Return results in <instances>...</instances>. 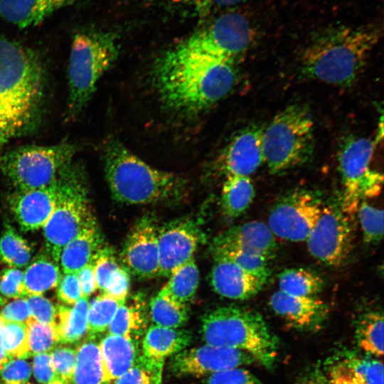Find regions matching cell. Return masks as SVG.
I'll use <instances>...</instances> for the list:
<instances>
[{"instance_id": "6da1fadb", "label": "cell", "mask_w": 384, "mask_h": 384, "mask_svg": "<svg viewBox=\"0 0 384 384\" xmlns=\"http://www.w3.org/2000/svg\"><path fill=\"white\" fill-rule=\"evenodd\" d=\"M151 75L168 108L182 114H196L230 92L238 70L235 63L192 54L175 46L156 59Z\"/></svg>"}, {"instance_id": "7a4b0ae2", "label": "cell", "mask_w": 384, "mask_h": 384, "mask_svg": "<svg viewBox=\"0 0 384 384\" xmlns=\"http://www.w3.org/2000/svg\"><path fill=\"white\" fill-rule=\"evenodd\" d=\"M44 90L45 73L38 55L0 38V153L9 142L37 127Z\"/></svg>"}, {"instance_id": "3957f363", "label": "cell", "mask_w": 384, "mask_h": 384, "mask_svg": "<svg viewBox=\"0 0 384 384\" xmlns=\"http://www.w3.org/2000/svg\"><path fill=\"white\" fill-rule=\"evenodd\" d=\"M380 37L374 27L339 26L316 36L301 58L302 73L326 84L346 86L361 74Z\"/></svg>"}, {"instance_id": "277c9868", "label": "cell", "mask_w": 384, "mask_h": 384, "mask_svg": "<svg viewBox=\"0 0 384 384\" xmlns=\"http://www.w3.org/2000/svg\"><path fill=\"white\" fill-rule=\"evenodd\" d=\"M106 180L114 199L127 205L175 202L181 199L186 181L178 174L146 164L118 139L104 148Z\"/></svg>"}, {"instance_id": "5b68a950", "label": "cell", "mask_w": 384, "mask_h": 384, "mask_svg": "<svg viewBox=\"0 0 384 384\" xmlns=\"http://www.w3.org/2000/svg\"><path fill=\"white\" fill-rule=\"evenodd\" d=\"M203 341L213 346L239 349L254 356L267 368L273 366L278 341L256 311L235 306H220L201 318Z\"/></svg>"}, {"instance_id": "8992f818", "label": "cell", "mask_w": 384, "mask_h": 384, "mask_svg": "<svg viewBox=\"0 0 384 384\" xmlns=\"http://www.w3.org/2000/svg\"><path fill=\"white\" fill-rule=\"evenodd\" d=\"M116 34L86 29L72 41L68 69V117L78 116L93 95L98 80L117 58Z\"/></svg>"}, {"instance_id": "52a82bcc", "label": "cell", "mask_w": 384, "mask_h": 384, "mask_svg": "<svg viewBox=\"0 0 384 384\" xmlns=\"http://www.w3.org/2000/svg\"><path fill=\"white\" fill-rule=\"evenodd\" d=\"M264 163L273 174L286 171L309 160L314 149V123L300 105L279 112L262 129Z\"/></svg>"}, {"instance_id": "ba28073f", "label": "cell", "mask_w": 384, "mask_h": 384, "mask_svg": "<svg viewBox=\"0 0 384 384\" xmlns=\"http://www.w3.org/2000/svg\"><path fill=\"white\" fill-rule=\"evenodd\" d=\"M76 151L68 142L19 146L1 156L0 169L16 191L46 187L69 170Z\"/></svg>"}, {"instance_id": "9c48e42d", "label": "cell", "mask_w": 384, "mask_h": 384, "mask_svg": "<svg viewBox=\"0 0 384 384\" xmlns=\"http://www.w3.org/2000/svg\"><path fill=\"white\" fill-rule=\"evenodd\" d=\"M95 222L88 204L84 169L73 163L62 178L56 207L43 226L48 254L58 262L63 247Z\"/></svg>"}, {"instance_id": "30bf717a", "label": "cell", "mask_w": 384, "mask_h": 384, "mask_svg": "<svg viewBox=\"0 0 384 384\" xmlns=\"http://www.w3.org/2000/svg\"><path fill=\"white\" fill-rule=\"evenodd\" d=\"M253 31L240 13H227L197 29L176 45L200 56L235 63L248 50Z\"/></svg>"}, {"instance_id": "8fae6325", "label": "cell", "mask_w": 384, "mask_h": 384, "mask_svg": "<svg viewBox=\"0 0 384 384\" xmlns=\"http://www.w3.org/2000/svg\"><path fill=\"white\" fill-rule=\"evenodd\" d=\"M375 142L366 137H352L341 146L338 170L343 186L341 208L347 215L355 213L363 199L377 196L383 176L371 168Z\"/></svg>"}, {"instance_id": "7c38bea8", "label": "cell", "mask_w": 384, "mask_h": 384, "mask_svg": "<svg viewBox=\"0 0 384 384\" xmlns=\"http://www.w3.org/2000/svg\"><path fill=\"white\" fill-rule=\"evenodd\" d=\"M321 201L304 189L282 197L268 216V227L274 235L292 242L306 241L322 211Z\"/></svg>"}, {"instance_id": "4fadbf2b", "label": "cell", "mask_w": 384, "mask_h": 384, "mask_svg": "<svg viewBox=\"0 0 384 384\" xmlns=\"http://www.w3.org/2000/svg\"><path fill=\"white\" fill-rule=\"evenodd\" d=\"M353 232L347 214L341 208L324 206L307 239V248L314 258L330 266H338L348 257Z\"/></svg>"}, {"instance_id": "5bb4252c", "label": "cell", "mask_w": 384, "mask_h": 384, "mask_svg": "<svg viewBox=\"0 0 384 384\" xmlns=\"http://www.w3.org/2000/svg\"><path fill=\"white\" fill-rule=\"evenodd\" d=\"M255 363L257 358L247 351L206 343L172 356L169 368L178 376H203Z\"/></svg>"}, {"instance_id": "9a60e30c", "label": "cell", "mask_w": 384, "mask_h": 384, "mask_svg": "<svg viewBox=\"0 0 384 384\" xmlns=\"http://www.w3.org/2000/svg\"><path fill=\"white\" fill-rule=\"evenodd\" d=\"M203 233L191 218L172 220L159 228V276L169 277L179 266L193 257Z\"/></svg>"}, {"instance_id": "2e32d148", "label": "cell", "mask_w": 384, "mask_h": 384, "mask_svg": "<svg viewBox=\"0 0 384 384\" xmlns=\"http://www.w3.org/2000/svg\"><path fill=\"white\" fill-rule=\"evenodd\" d=\"M159 228L156 219L144 215L128 234L121 252L124 267L139 278L159 275Z\"/></svg>"}, {"instance_id": "e0dca14e", "label": "cell", "mask_w": 384, "mask_h": 384, "mask_svg": "<svg viewBox=\"0 0 384 384\" xmlns=\"http://www.w3.org/2000/svg\"><path fill=\"white\" fill-rule=\"evenodd\" d=\"M64 175L50 186L16 191L10 196V210L23 231L38 230L49 220L56 207Z\"/></svg>"}, {"instance_id": "ac0fdd59", "label": "cell", "mask_w": 384, "mask_h": 384, "mask_svg": "<svg viewBox=\"0 0 384 384\" xmlns=\"http://www.w3.org/2000/svg\"><path fill=\"white\" fill-rule=\"evenodd\" d=\"M192 339L191 333L183 329H171L152 324L146 331L138 363L151 375L153 384H159L164 361L186 348Z\"/></svg>"}, {"instance_id": "d6986e66", "label": "cell", "mask_w": 384, "mask_h": 384, "mask_svg": "<svg viewBox=\"0 0 384 384\" xmlns=\"http://www.w3.org/2000/svg\"><path fill=\"white\" fill-rule=\"evenodd\" d=\"M272 311L288 325L303 331L321 328L329 316V306L316 297H301L275 292L270 299Z\"/></svg>"}, {"instance_id": "ffe728a7", "label": "cell", "mask_w": 384, "mask_h": 384, "mask_svg": "<svg viewBox=\"0 0 384 384\" xmlns=\"http://www.w3.org/2000/svg\"><path fill=\"white\" fill-rule=\"evenodd\" d=\"M262 129L248 126L233 137L220 159L225 176H250L264 163Z\"/></svg>"}, {"instance_id": "44dd1931", "label": "cell", "mask_w": 384, "mask_h": 384, "mask_svg": "<svg viewBox=\"0 0 384 384\" xmlns=\"http://www.w3.org/2000/svg\"><path fill=\"white\" fill-rule=\"evenodd\" d=\"M215 263L210 274V282L219 295L234 300H245L256 295L265 281L248 272L233 261L213 256Z\"/></svg>"}, {"instance_id": "7402d4cb", "label": "cell", "mask_w": 384, "mask_h": 384, "mask_svg": "<svg viewBox=\"0 0 384 384\" xmlns=\"http://www.w3.org/2000/svg\"><path fill=\"white\" fill-rule=\"evenodd\" d=\"M233 247L261 256L274 257L277 245L274 235L263 222L254 220L233 226L218 235L212 248Z\"/></svg>"}, {"instance_id": "603a6c76", "label": "cell", "mask_w": 384, "mask_h": 384, "mask_svg": "<svg viewBox=\"0 0 384 384\" xmlns=\"http://www.w3.org/2000/svg\"><path fill=\"white\" fill-rule=\"evenodd\" d=\"M79 0H0V16L19 28L41 23L50 15Z\"/></svg>"}, {"instance_id": "cb8c5ba5", "label": "cell", "mask_w": 384, "mask_h": 384, "mask_svg": "<svg viewBox=\"0 0 384 384\" xmlns=\"http://www.w3.org/2000/svg\"><path fill=\"white\" fill-rule=\"evenodd\" d=\"M100 348L111 383L134 366L139 356L137 340L128 336L109 334L100 341Z\"/></svg>"}, {"instance_id": "d4e9b609", "label": "cell", "mask_w": 384, "mask_h": 384, "mask_svg": "<svg viewBox=\"0 0 384 384\" xmlns=\"http://www.w3.org/2000/svg\"><path fill=\"white\" fill-rule=\"evenodd\" d=\"M100 243L101 237L95 222L84 228L62 250L59 260L64 273H78L94 262Z\"/></svg>"}, {"instance_id": "484cf974", "label": "cell", "mask_w": 384, "mask_h": 384, "mask_svg": "<svg viewBox=\"0 0 384 384\" xmlns=\"http://www.w3.org/2000/svg\"><path fill=\"white\" fill-rule=\"evenodd\" d=\"M364 384H383V365L378 358L348 349H341L328 361Z\"/></svg>"}, {"instance_id": "4316f807", "label": "cell", "mask_w": 384, "mask_h": 384, "mask_svg": "<svg viewBox=\"0 0 384 384\" xmlns=\"http://www.w3.org/2000/svg\"><path fill=\"white\" fill-rule=\"evenodd\" d=\"M90 337L76 349L77 359L66 384H111L107 379L100 344Z\"/></svg>"}, {"instance_id": "83f0119b", "label": "cell", "mask_w": 384, "mask_h": 384, "mask_svg": "<svg viewBox=\"0 0 384 384\" xmlns=\"http://www.w3.org/2000/svg\"><path fill=\"white\" fill-rule=\"evenodd\" d=\"M355 338L363 353L378 358L383 355V314L381 310H368L355 321Z\"/></svg>"}, {"instance_id": "f1b7e54d", "label": "cell", "mask_w": 384, "mask_h": 384, "mask_svg": "<svg viewBox=\"0 0 384 384\" xmlns=\"http://www.w3.org/2000/svg\"><path fill=\"white\" fill-rule=\"evenodd\" d=\"M90 303L86 297L78 299L72 308L57 306L55 322L59 342L74 343L87 332Z\"/></svg>"}, {"instance_id": "f546056e", "label": "cell", "mask_w": 384, "mask_h": 384, "mask_svg": "<svg viewBox=\"0 0 384 384\" xmlns=\"http://www.w3.org/2000/svg\"><path fill=\"white\" fill-rule=\"evenodd\" d=\"M255 196L250 176L228 175L221 191L223 213L230 218L240 215L249 207Z\"/></svg>"}, {"instance_id": "4dcf8cb0", "label": "cell", "mask_w": 384, "mask_h": 384, "mask_svg": "<svg viewBox=\"0 0 384 384\" xmlns=\"http://www.w3.org/2000/svg\"><path fill=\"white\" fill-rule=\"evenodd\" d=\"M149 314L154 325L171 329L184 326L189 318L187 304L176 299L164 288L151 298Z\"/></svg>"}, {"instance_id": "1f68e13d", "label": "cell", "mask_w": 384, "mask_h": 384, "mask_svg": "<svg viewBox=\"0 0 384 384\" xmlns=\"http://www.w3.org/2000/svg\"><path fill=\"white\" fill-rule=\"evenodd\" d=\"M49 255H40L28 267L24 274V285L27 295H41L58 286L60 271Z\"/></svg>"}, {"instance_id": "d6a6232c", "label": "cell", "mask_w": 384, "mask_h": 384, "mask_svg": "<svg viewBox=\"0 0 384 384\" xmlns=\"http://www.w3.org/2000/svg\"><path fill=\"white\" fill-rule=\"evenodd\" d=\"M141 299L129 304L125 302L117 308L108 327L110 334L128 336L137 340L146 329L147 321Z\"/></svg>"}, {"instance_id": "836d02e7", "label": "cell", "mask_w": 384, "mask_h": 384, "mask_svg": "<svg viewBox=\"0 0 384 384\" xmlns=\"http://www.w3.org/2000/svg\"><path fill=\"white\" fill-rule=\"evenodd\" d=\"M279 290L301 297H316L323 289V279L314 272L304 268H289L278 276Z\"/></svg>"}, {"instance_id": "e575fe53", "label": "cell", "mask_w": 384, "mask_h": 384, "mask_svg": "<svg viewBox=\"0 0 384 384\" xmlns=\"http://www.w3.org/2000/svg\"><path fill=\"white\" fill-rule=\"evenodd\" d=\"M199 284V271L193 257L174 270L163 287L176 299L187 303L193 299Z\"/></svg>"}, {"instance_id": "d590c367", "label": "cell", "mask_w": 384, "mask_h": 384, "mask_svg": "<svg viewBox=\"0 0 384 384\" xmlns=\"http://www.w3.org/2000/svg\"><path fill=\"white\" fill-rule=\"evenodd\" d=\"M31 259L28 242L10 225H6L0 238V260L11 267H23Z\"/></svg>"}, {"instance_id": "8d00e7d4", "label": "cell", "mask_w": 384, "mask_h": 384, "mask_svg": "<svg viewBox=\"0 0 384 384\" xmlns=\"http://www.w3.org/2000/svg\"><path fill=\"white\" fill-rule=\"evenodd\" d=\"M121 304L122 303L105 294L97 296L90 303L87 332L90 337L94 338L108 329Z\"/></svg>"}, {"instance_id": "74e56055", "label": "cell", "mask_w": 384, "mask_h": 384, "mask_svg": "<svg viewBox=\"0 0 384 384\" xmlns=\"http://www.w3.org/2000/svg\"><path fill=\"white\" fill-rule=\"evenodd\" d=\"M0 340L10 359H24L31 356L25 323L5 321L0 334Z\"/></svg>"}, {"instance_id": "f35d334b", "label": "cell", "mask_w": 384, "mask_h": 384, "mask_svg": "<svg viewBox=\"0 0 384 384\" xmlns=\"http://www.w3.org/2000/svg\"><path fill=\"white\" fill-rule=\"evenodd\" d=\"M213 256L225 257L265 282L270 275L267 259L233 247L212 248Z\"/></svg>"}, {"instance_id": "ab89813d", "label": "cell", "mask_w": 384, "mask_h": 384, "mask_svg": "<svg viewBox=\"0 0 384 384\" xmlns=\"http://www.w3.org/2000/svg\"><path fill=\"white\" fill-rule=\"evenodd\" d=\"M26 324L31 355L48 353L59 342L54 325L41 323L32 316Z\"/></svg>"}, {"instance_id": "60d3db41", "label": "cell", "mask_w": 384, "mask_h": 384, "mask_svg": "<svg viewBox=\"0 0 384 384\" xmlns=\"http://www.w3.org/2000/svg\"><path fill=\"white\" fill-rule=\"evenodd\" d=\"M357 212L364 242L368 244L380 242L383 235V210L362 201Z\"/></svg>"}, {"instance_id": "b9f144b4", "label": "cell", "mask_w": 384, "mask_h": 384, "mask_svg": "<svg viewBox=\"0 0 384 384\" xmlns=\"http://www.w3.org/2000/svg\"><path fill=\"white\" fill-rule=\"evenodd\" d=\"M93 264L97 287L104 292L112 276L119 266L112 252L108 247L99 250Z\"/></svg>"}, {"instance_id": "7bdbcfd3", "label": "cell", "mask_w": 384, "mask_h": 384, "mask_svg": "<svg viewBox=\"0 0 384 384\" xmlns=\"http://www.w3.org/2000/svg\"><path fill=\"white\" fill-rule=\"evenodd\" d=\"M52 364L58 379L67 383L73 373L76 359V350L67 346H59L50 353Z\"/></svg>"}, {"instance_id": "ee69618b", "label": "cell", "mask_w": 384, "mask_h": 384, "mask_svg": "<svg viewBox=\"0 0 384 384\" xmlns=\"http://www.w3.org/2000/svg\"><path fill=\"white\" fill-rule=\"evenodd\" d=\"M0 293L8 298L27 295L23 272L16 268H6L0 273Z\"/></svg>"}, {"instance_id": "f6af8a7d", "label": "cell", "mask_w": 384, "mask_h": 384, "mask_svg": "<svg viewBox=\"0 0 384 384\" xmlns=\"http://www.w3.org/2000/svg\"><path fill=\"white\" fill-rule=\"evenodd\" d=\"M204 384H264L249 370L235 368L218 372L206 379Z\"/></svg>"}, {"instance_id": "bcb514c9", "label": "cell", "mask_w": 384, "mask_h": 384, "mask_svg": "<svg viewBox=\"0 0 384 384\" xmlns=\"http://www.w3.org/2000/svg\"><path fill=\"white\" fill-rule=\"evenodd\" d=\"M4 384H26L31 375V366L20 358L8 361L0 369Z\"/></svg>"}, {"instance_id": "7dc6e473", "label": "cell", "mask_w": 384, "mask_h": 384, "mask_svg": "<svg viewBox=\"0 0 384 384\" xmlns=\"http://www.w3.org/2000/svg\"><path fill=\"white\" fill-rule=\"evenodd\" d=\"M26 299L33 318L41 323L55 326L57 307L49 299L41 295H30Z\"/></svg>"}, {"instance_id": "c3c4849f", "label": "cell", "mask_w": 384, "mask_h": 384, "mask_svg": "<svg viewBox=\"0 0 384 384\" xmlns=\"http://www.w3.org/2000/svg\"><path fill=\"white\" fill-rule=\"evenodd\" d=\"M128 272L124 267L119 266L112 276L103 294L119 302H125L130 287V278Z\"/></svg>"}, {"instance_id": "681fc988", "label": "cell", "mask_w": 384, "mask_h": 384, "mask_svg": "<svg viewBox=\"0 0 384 384\" xmlns=\"http://www.w3.org/2000/svg\"><path fill=\"white\" fill-rule=\"evenodd\" d=\"M58 285L57 295L63 303L73 304L82 297L77 273H64Z\"/></svg>"}, {"instance_id": "f907efd6", "label": "cell", "mask_w": 384, "mask_h": 384, "mask_svg": "<svg viewBox=\"0 0 384 384\" xmlns=\"http://www.w3.org/2000/svg\"><path fill=\"white\" fill-rule=\"evenodd\" d=\"M1 316L6 321L26 323L32 316L31 308L26 299H18L6 304Z\"/></svg>"}, {"instance_id": "816d5d0a", "label": "cell", "mask_w": 384, "mask_h": 384, "mask_svg": "<svg viewBox=\"0 0 384 384\" xmlns=\"http://www.w3.org/2000/svg\"><path fill=\"white\" fill-rule=\"evenodd\" d=\"M196 13H208L216 9L232 6L245 0H173Z\"/></svg>"}, {"instance_id": "f5cc1de1", "label": "cell", "mask_w": 384, "mask_h": 384, "mask_svg": "<svg viewBox=\"0 0 384 384\" xmlns=\"http://www.w3.org/2000/svg\"><path fill=\"white\" fill-rule=\"evenodd\" d=\"M33 369L34 376L39 383L48 384L58 379L52 364L50 353L36 354L33 359Z\"/></svg>"}, {"instance_id": "db71d44e", "label": "cell", "mask_w": 384, "mask_h": 384, "mask_svg": "<svg viewBox=\"0 0 384 384\" xmlns=\"http://www.w3.org/2000/svg\"><path fill=\"white\" fill-rule=\"evenodd\" d=\"M112 384H153L151 375L145 368L137 363L124 374L115 379Z\"/></svg>"}, {"instance_id": "11a10c76", "label": "cell", "mask_w": 384, "mask_h": 384, "mask_svg": "<svg viewBox=\"0 0 384 384\" xmlns=\"http://www.w3.org/2000/svg\"><path fill=\"white\" fill-rule=\"evenodd\" d=\"M93 263L86 265L77 273L82 297L87 298L97 289Z\"/></svg>"}, {"instance_id": "9f6ffc18", "label": "cell", "mask_w": 384, "mask_h": 384, "mask_svg": "<svg viewBox=\"0 0 384 384\" xmlns=\"http://www.w3.org/2000/svg\"><path fill=\"white\" fill-rule=\"evenodd\" d=\"M323 368L330 384H364L347 372L328 363H325Z\"/></svg>"}, {"instance_id": "6f0895ef", "label": "cell", "mask_w": 384, "mask_h": 384, "mask_svg": "<svg viewBox=\"0 0 384 384\" xmlns=\"http://www.w3.org/2000/svg\"><path fill=\"white\" fill-rule=\"evenodd\" d=\"M296 384H330V383L323 367L316 364L303 373Z\"/></svg>"}, {"instance_id": "680465c9", "label": "cell", "mask_w": 384, "mask_h": 384, "mask_svg": "<svg viewBox=\"0 0 384 384\" xmlns=\"http://www.w3.org/2000/svg\"><path fill=\"white\" fill-rule=\"evenodd\" d=\"M10 358L4 351L0 340V369Z\"/></svg>"}, {"instance_id": "91938a15", "label": "cell", "mask_w": 384, "mask_h": 384, "mask_svg": "<svg viewBox=\"0 0 384 384\" xmlns=\"http://www.w3.org/2000/svg\"><path fill=\"white\" fill-rule=\"evenodd\" d=\"M48 384H66V383L60 379H55L53 380L52 382L48 383Z\"/></svg>"}, {"instance_id": "94428289", "label": "cell", "mask_w": 384, "mask_h": 384, "mask_svg": "<svg viewBox=\"0 0 384 384\" xmlns=\"http://www.w3.org/2000/svg\"><path fill=\"white\" fill-rule=\"evenodd\" d=\"M5 320L3 319V317L0 315V334H1V331L4 327V325L5 324Z\"/></svg>"}, {"instance_id": "6125c7cd", "label": "cell", "mask_w": 384, "mask_h": 384, "mask_svg": "<svg viewBox=\"0 0 384 384\" xmlns=\"http://www.w3.org/2000/svg\"><path fill=\"white\" fill-rule=\"evenodd\" d=\"M5 302H6V300L1 297H0V306H3L5 304Z\"/></svg>"}]
</instances>
